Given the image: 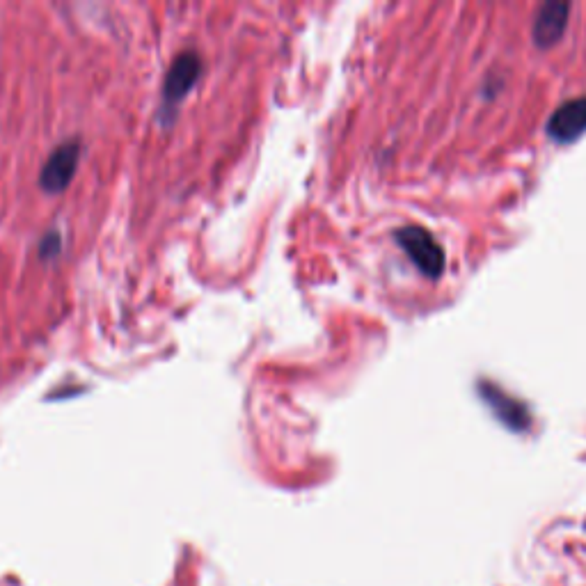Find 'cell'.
I'll return each mask as SVG.
<instances>
[{
	"instance_id": "6da1fadb",
	"label": "cell",
	"mask_w": 586,
	"mask_h": 586,
	"mask_svg": "<svg viewBox=\"0 0 586 586\" xmlns=\"http://www.w3.org/2000/svg\"><path fill=\"white\" fill-rule=\"evenodd\" d=\"M394 236H397V243L401 248L406 250L410 261L426 277H440L442 271H445V250H442V245L424 227H401Z\"/></svg>"
},
{
	"instance_id": "7a4b0ae2",
	"label": "cell",
	"mask_w": 586,
	"mask_h": 586,
	"mask_svg": "<svg viewBox=\"0 0 586 586\" xmlns=\"http://www.w3.org/2000/svg\"><path fill=\"white\" fill-rule=\"evenodd\" d=\"M81 152V140L74 138L69 142H62L49 156V161L44 163L42 172H39V186L51 195L62 193L69 186V181L74 179L78 161H81Z\"/></svg>"
},
{
	"instance_id": "3957f363",
	"label": "cell",
	"mask_w": 586,
	"mask_h": 586,
	"mask_svg": "<svg viewBox=\"0 0 586 586\" xmlns=\"http://www.w3.org/2000/svg\"><path fill=\"white\" fill-rule=\"evenodd\" d=\"M202 74V58L195 51H184L179 53L177 58L168 69V76H165L163 83V101L165 106L172 108L177 106L181 99L186 97L190 87L197 83V78Z\"/></svg>"
},
{
	"instance_id": "277c9868",
	"label": "cell",
	"mask_w": 586,
	"mask_h": 586,
	"mask_svg": "<svg viewBox=\"0 0 586 586\" xmlns=\"http://www.w3.org/2000/svg\"><path fill=\"white\" fill-rule=\"evenodd\" d=\"M548 131L552 138H557L561 142L582 136L586 131V97L570 99L554 110L548 122Z\"/></svg>"
},
{
	"instance_id": "5b68a950",
	"label": "cell",
	"mask_w": 586,
	"mask_h": 586,
	"mask_svg": "<svg viewBox=\"0 0 586 586\" xmlns=\"http://www.w3.org/2000/svg\"><path fill=\"white\" fill-rule=\"evenodd\" d=\"M568 14H570V5L566 3H545L541 7V12L536 14V21H534L536 44L550 46L552 42H557L566 30Z\"/></svg>"
}]
</instances>
